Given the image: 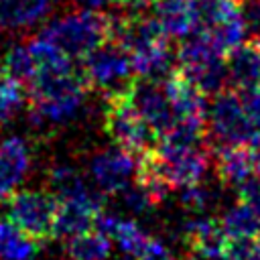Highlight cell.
<instances>
[{
    "label": "cell",
    "instance_id": "14",
    "mask_svg": "<svg viewBox=\"0 0 260 260\" xmlns=\"http://www.w3.org/2000/svg\"><path fill=\"white\" fill-rule=\"evenodd\" d=\"M225 59L228 85L232 89L244 91L260 83V43L258 41H242L234 49H230Z\"/></svg>",
    "mask_w": 260,
    "mask_h": 260
},
{
    "label": "cell",
    "instance_id": "26",
    "mask_svg": "<svg viewBox=\"0 0 260 260\" xmlns=\"http://www.w3.org/2000/svg\"><path fill=\"white\" fill-rule=\"evenodd\" d=\"M181 189L183 191H181L179 199H181V203H183L185 209H189L193 213H203L205 209L211 207L213 197H215L211 189H207V187H203L199 183L187 185V187H181Z\"/></svg>",
    "mask_w": 260,
    "mask_h": 260
},
{
    "label": "cell",
    "instance_id": "28",
    "mask_svg": "<svg viewBox=\"0 0 260 260\" xmlns=\"http://www.w3.org/2000/svg\"><path fill=\"white\" fill-rule=\"evenodd\" d=\"M134 260H175V258H173L171 250L160 240L148 236V240L144 242L142 250L134 256Z\"/></svg>",
    "mask_w": 260,
    "mask_h": 260
},
{
    "label": "cell",
    "instance_id": "5",
    "mask_svg": "<svg viewBox=\"0 0 260 260\" xmlns=\"http://www.w3.org/2000/svg\"><path fill=\"white\" fill-rule=\"evenodd\" d=\"M104 122L106 132L116 142V146L134 154L136 158L154 150L160 142V136L150 128L144 118L138 116V112L130 106L124 93L108 98Z\"/></svg>",
    "mask_w": 260,
    "mask_h": 260
},
{
    "label": "cell",
    "instance_id": "21",
    "mask_svg": "<svg viewBox=\"0 0 260 260\" xmlns=\"http://www.w3.org/2000/svg\"><path fill=\"white\" fill-rule=\"evenodd\" d=\"M51 0H8L0 6V22L12 28L32 26L49 12Z\"/></svg>",
    "mask_w": 260,
    "mask_h": 260
},
{
    "label": "cell",
    "instance_id": "4",
    "mask_svg": "<svg viewBox=\"0 0 260 260\" xmlns=\"http://www.w3.org/2000/svg\"><path fill=\"white\" fill-rule=\"evenodd\" d=\"M140 165L156 173L169 187H187L203 179L209 169V152L201 146H177L158 142V146L138 158Z\"/></svg>",
    "mask_w": 260,
    "mask_h": 260
},
{
    "label": "cell",
    "instance_id": "2",
    "mask_svg": "<svg viewBox=\"0 0 260 260\" xmlns=\"http://www.w3.org/2000/svg\"><path fill=\"white\" fill-rule=\"evenodd\" d=\"M110 30H112L110 14L83 8L53 20L39 32V37L57 45L71 59H83L95 47L110 41Z\"/></svg>",
    "mask_w": 260,
    "mask_h": 260
},
{
    "label": "cell",
    "instance_id": "34",
    "mask_svg": "<svg viewBox=\"0 0 260 260\" xmlns=\"http://www.w3.org/2000/svg\"><path fill=\"white\" fill-rule=\"evenodd\" d=\"M256 244H258V248H260V232H258V236H256Z\"/></svg>",
    "mask_w": 260,
    "mask_h": 260
},
{
    "label": "cell",
    "instance_id": "11",
    "mask_svg": "<svg viewBox=\"0 0 260 260\" xmlns=\"http://www.w3.org/2000/svg\"><path fill=\"white\" fill-rule=\"evenodd\" d=\"M160 85H162L165 95H167V100L171 104L175 120L205 122V116H207V95L201 93L179 69H173L160 81Z\"/></svg>",
    "mask_w": 260,
    "mask_h": 260
},
{
    "label": "cell",
    "instance_id": "32",
    "mask_svg": "<svg viewBox=\"0 0 260 260\" xmlns=\"http://www.w3.org/2000/svg\"><path fill=\"white\" fill-rule=\"evenodd\" d=\"M77 2H87V4H89V6H93V8L108 6V4H116V0H77Z\"/></svg>",
    "mask_w": 260,
    "mask_h": 260
},
{
    "label": "cell",
    "instance_id": "19",
    "mask_svg": "<svg viewBox=\"0 0 260 260\" xmlns=\"http://www.w3.org/2000/svg\"><path fill=\"white\" fill-rule=\"evenodd\" d=\"M39 250V240L18 230L10 219L0 221V260H35Z\"/></svg>",
    "mask_w": 260,
    "mask_h": 260
},
{
    "label": "cell",
    "instance_id": "24",
    "mask_svg": "<svg viewBox=\"0 0 260 260\" xmlns=\"http://www.w3.org/2000/svg\"><path fill=\"white\" fill-rule=\"evenodd\" d=\"M2 71L8 73L12 79H16L20 85H30L37 77V61L28 49V43L24 45H12L2 61Z\"/></svg>",
    "mask_w": 260,
    "mask_h": 260
},
{
    "label": "cell",
    "instance_id": "36",
    "mask_svg": "<svg viewBox=\"0 0 260 260\" xmlns=\"http://www.w3.org/2000/svg\"><path fill=\"white\" fill-rule=\"evenodd\" d=\"M193 260H201V258H197V256H195V258H193Z\"/></svg>",
    "mask_w": 260,
    "mask_h": 260
},
{
    "label": "cell",
    "instance_id": "37",
    "mask_svg": "<svg viewBox=\"0 0 260 260\" xmlns=\"http://www.w3.org/2000/svg\"><path fill=\"white\" fill-rule=\"evenodd\" d=\"M197 2H205V0H197Z\"/></svg>",
    "mask_w": 260,
    "mask_h": 260
},
{
    "label": "cell",
    "instance_id": "10",
    "mask_svg": "<svg viewBox=\"0 0 260 260\" xmlns=\"http://www.w3.org/2000/svg\"><path fill=\"white\" fill-rule=\"evenodd\" d=\"M138 158L122 148H106L91 156L89 173L95 187L102 193L116 195L126 185L132 183L136 175Z\"/></svg>",
    "mask_w": 260,
    "mask_h": 260
},
{
    "label": "cell",
    "instance_id": "12",
    "mask_svg": "<svg viewBox=\"0 0 260 260\" xmlns=\"http://www.w3.org/2000/svg\"><path fill=\"white\" fill-rule=\"evenodd\" d=\"M102 209V195H85L73 199H59L55 219H53V238H71L93 228L95 213Z\"/></svg>",
    "mask_w": 260,
    "mask_h": 260
},
{
    "label": "cell",
    "instance_id": "23",
    "mask_svg": "<svg viewBox=\"0 0 260 260\" xmlns=\"http://www.w3.org/2000/svg\"><path fill=\"white\" fill-rule=\"evenodd\" d=\"M49 185H51V191L57 199H73V197H85V195L98 193L69 165L53 167L51 173H49Z\"/></svg>",
    "mask_w": 260,
    "mask_h": 260
},
{
    "label": "cell",
    "instance_id": "33",
    "mask_svg": "<svg viewBox=\"0 0 260 260\" xmlns=\"http://www.w3.org/2000/svg\"><path fill=\"white\" fill-rule=\"evenodd\" d=\"M252 154H254V162H256V169L260 171V140L256 142V146H252Z\"/></svg>",
    "mask_w": 260,
    "mask_h": 260
},
{
    "label": "cell",
    "instance_id": "16",
    "mask_svg": "<svg viewBox=\"0 0 260 260\" xmlns=\"http://www.w3.org/2000/svg\"><path fill=\"white\" fill-rule=\"evenodd\" d=\"M154 18L165 35L171 39H183L199 28V2L197 0H158L154 6Z\"/></svg>",
    "mask_w": 260,
    "mask_h": 260
},
{
    "label": "cell",
    "instance_id": "1",
    "mask_svg": "<svg viewBox=\"0 0 260 260\" xmlns=\"http://www.w3.org/2000/svg\"><path fill=\"white\" fill-rule=\"evenodd\" d=\"M87 83L75 71L69 73H37L32 83L28 85L30 112L35 120L63 124L79 112L85 100Z\"/></svg>",
    "mask_w": 260,
    "mask_h": 260
},
{
    "label": "cell",
    "instance_id": "18",
    "mask_svg": "<svg viewBox=\"0 0 260 260\" xmlns=\"http://www.w3.org/2000/svg\"><path fill=\"white\" fill-rule=\"evenodd\" d=\"M213 152H215V171H217L219 179L228 185L240 187L256 171L252 146L236 144V146L217 148Z\"/></svg>",
    "mask_w": 260,
    "mask_h": 260
},
{
    "label": "cell",
    "instance_id": "17",
    "mask_svg": "<svg viewBox=\"0 0 260 260\" xmlns=\"http://www.w3.org/2000/svg\"><path fill=\"white\" fill-rule=\"evenodd\" d=\"M93 228L98 232H102L106 238H110V242H116L118 248L130 256H136L144 242L148 240V234L134 221L116 213H108V211H98L95 219H93Z\"/></svg>",
    "mask_w": 260,
    "mask_h": 260
},
{
    "label": "cell",
    "instance_id": "7",
    "mask_svg": "<svg viewBox=\"0 0 260 260\" xmlns=\"http://www.w3.org/2000/svg\"><path fill=\"white\" fill-rule=\"evenodd\" d=\"M59 199L45 191H18L6 199L8 219L28 234L30 238L43 242L53 238V219Z\"/></svg>",
    "mask_w": 260,
    "mask_h": 260
},
{
    "label": "cell",
    "instance_id": "3",
    "mask_svg": "<svg viewBox=\"0 0 260 260\" xmlns=\"http://www.w3.org/2000/svg\"><path fill=\"white\" fill-rule=\"evenodd\" d=\"M260 140V128L248 118L240 91L221 89L213 95L205 116V142L217 150L223 146H256Z\"/></svg>",
    "mask_w": 260,
    "mask_h": 260
},
{
    "label": "cell",
    "instance_id": "20",
    "mask_svg": "<svg viewBox=\"0 0 260 260\" xmlns=\"http://www.w3.org/2000/svg\"><path fill=\"white\" fill-rule=\"evenodd\" d=\"M223 232L232 240L240 238H250L254 240L260 232V213L246 201H240L232 205L219 219Z\"/></svg>",
    "mask_w": 260,
    "mask_h": 260
},
{
    "label": "cell",
    "instance_id": "13",
    "mask_svg": "<svg viewBox=\"0 0 260 260\" xmlns=\"http://www.w3.org/2000/svg\"><path fill=\"white\" fill-rule=\"evenodd\" d=\"M181 230L197 258L221 260L230 238L225 236V232L217 219H211L205 215H195V217L185 219Z\"/></svg>",
    "mask_w": 260,
    "mask_h": 260
},
{
    "label": "cell",
    "instance_id": "30",
    "mask_svg": "<svg viewBox=\"0 0 260 260\" xmlns=\"http://www.w3.org/2000/svg\"><path fill=\"white\" fill-rule=\"evenodd\" d=\"M238 193H240V201L250 203L260 213V175L258 177L252 175L248 181H244L238 187Z\"/></svg>",
    "mask_w": 260,
    "mask_h": 260
},
{
    "label": "cell",
    "instance_id": "35",
    "mask_svg": "<svg viewBox=\"0 0 260 260\" xmlns=\"http://www.w3.org/2000/svg\"><path fill=\"white\" fill-rule=\"evenodd\" d=\"M256 32H258V43H260V26L256 28Z\"/></svg>",
    "mask_w": 260,
    "mask_h": 260
},
{
    "label": "cell",
    "instance_id": "6",
    "mask_svg": "<svg viewBox=\"0 0 260 260\" xmlns=\"http://www.w3.org/2000/svg\"><path fill=\"white\" fill-rule=\"evenodd\" d=\"M81 77L87 87L104 91L108 98L124 93L134 79V69L128 51L120 45L106 41L83 57Z\"/></svg>",
    "mask_w": 260,
    "mask_h": 260
},
{
    "label": "cell",
    "instance_id": "25",
    "mask_svg": "<svg viewBox=\"0 0 260 260\" xmlns=\"http://www.w3.org/2000/svg\"><path fill=\"white\" fill-rule=\"evenodd\" d=\"M24 104V85L0 69V124L12 120Z\"/></svg>",
    "mask_w": 260,
    "mask_h": 260
},
{
    "label": "cell",
    "instance_id": "27",
    "mask_svg": "<svg viewBox=\"0 0 260 260\" xmlns=\"http://www.w3.org/2000/svg\"><path fill=\"white\" fill-rule=\"evenodd\" d=\"M221 260H260V248L250 238H240V240L230 238Z\"/></svg>",
    "mask_w": 260,
    "mask_h": 260
},
{
    "label": "cell",
    "instance_id": "22",
    "mask_svg": "<svg viewBox=\"0 0 260 260\" xmlns=\"http://www.w3.org/2000/svg\"><path fill=\"white\" fill-rule=\"evenodd\" d=\"M65 252L69 260H108L112 252V242L102 232L87 230L67 238Z\"/></svg>",
    "mask_w": 260,
    "mask_h": 260
},
{
    "label": "cell",
    "instance_id": "8",
    "mask_svg": "<svg viewBox=\"0 0 260 260\" xmlns=\"http://www.w3.org/2000/svg\"><path fill=\"white\" fill-rule=\"evenodd\" d=\"M199 26L207 30L225 55L246 37V18L240 0H205L199 4Z\"/></svg>",
    "mask_w": 260,
    "mask_h": 260
},
{
    "label": "cell",
    "instance_id": "29",
    "mask_svg": "<svg viewBox=\"0 0 260 260\" xmlns=\"http://www.w3.org/2000/svg\"><path fill=\"white\" fill-rule=\"evenodd\" d=\"M240 98H242V104H244L248 118L260 128V83L250 87V89L240 91Z\"/></svg>",
    "mask_w": 260,
    "mask_h": 260
},
{
    "label": "cell",
    "instance_id": "31",
    "mask_svg": "<svg viewBox=\"0 0 260 260\" xmlns=\"http://www.w3.org/2000/svg\"><path fill=\"white\" fill-rule=\"evenodd\" d=\"M158 0H116L118 6L124 8V12H144L152 8Z\"/></svg>",
    "mask_w": 260,
    "mask_h": 260
},
{
    "label": "cell",
    "instance_id": "9",
    "mask_svg": "<svg viewBox=\"0 0 260 260\" xmlns=\"http://www.w3.org/2000/svg\"><path fill=\"white\" fill-rule=\"evenodd\" d=\"M124 95L130 102V106L138 112V116L144 118L158 136H162L171 128L175 118H173V110H171V104L165 95L160 81L146 79V77H134L130 85L126 87Z\"/></svg>",
    "mask_w": 260,
    "mask_h": 260
},
{
    "label": "cell",
    "instance_id": "15",
    "mask_svg": "<svg viewBox=\"0 0 260 260\" xmlns=\"http://www.w3.org/2000/svg\"><path fill=\"white\" fill-rule=\"evenodd\" d=\"M30 167V148L20 136L0 142V201H6Z\"/></svg>",
    "mask_w": 260,
    "mask_h": 260
}]
</instances>
